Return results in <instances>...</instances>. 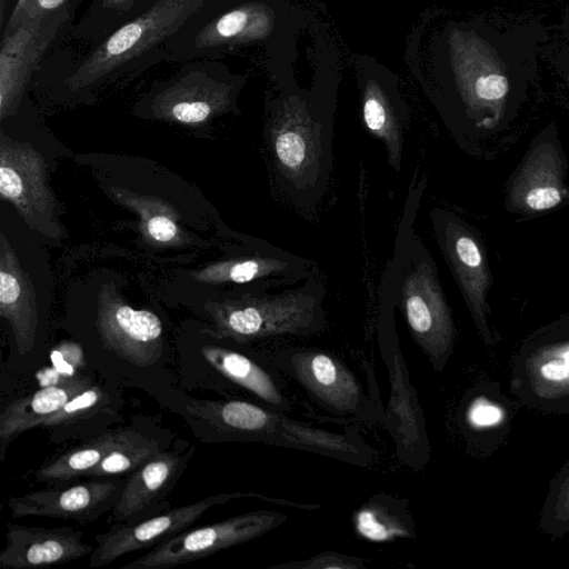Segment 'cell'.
<instances>
[{"instance_id":"cell-1","label":"cell","mask_w":569,"mask_h":569,"mask_svg":"<svg viewBox=\"0 0 569 569\" xmlns=\"http://www.w3.org/2000/svg\"><path fill=\"white\" fill-rule=\"evenodd\" d=\"M276 191L305 214H315L333 169L331 126L299 96L280 99L266 129Z\"/></svg>"},{"instance_id":"cell-2","label":"cell","mask_w":569,"mask_h":569,"mask_svg":"<svg viewBox=\"0 0 569 569\" xmlns=\"http://www.w3.org/2000/svg\"><path fill=\"white\" fill-rule=\"evenodd\" d=\"M242 293L211 309L218 338L238 343L282 336H309L327 327L323 282L311 273L298 288Z\"/></svg>"},{"instance_id":"cell-3","label":"cell","mask_w":569,"mask_h":569,"mask_svg":"<svg viewBox=\"0 0 569 569\" xmlns=\"http://www.w3.org/2000/svg\"><path fill=\"white\" fill-rule=\"evenodd\" d=\"M452 72L460 97L478 127L491 128L503 114L509 81L496 51L472 31L449 36Z\"/></svg>"},{"instance_id":"cell-4","label":"cell","mask_w":569,"mask_h":569,"mask_svg":"<svg viewBox=\"0 0 569 569\" xmlns=\"http://www.w3.org/2000/svg\"><path fill=\"white\" fill-rule=\"evenodd\" d=\"M286 520L287 517L280 512L258 510L203 527L189 528L122 568L163 569L196 561L266 535Z\"/></svg>"},{"instance_id":"cell-5","label":"cell","mask_w":569,"mask_h":569,"mask_svg":"<svg viewBox=\"0 0 569 569\" xmlns=\"http://www.w3.org/2000/svg\"><path fill=\"white\" fill-rule=\"evenodd\" d=\"M271 362L326 410L342 417L371 416L370 399L355 375L336 356L313 348L287 347L277 350Z\"/></svg>"},{"instance_id":"cell-6","label":"cell","mask_w":569,"mask_h":569,"mask_svg":"<svg viewBox=\"0 0 569 569\" xmlns=\"http://www.w3.org/2000/svg\"><path fill=\"white\" fill-rule=\"evenodd\" d=\"M196 447L178 438L127 476L109 523L134 525L170 509V496L183 475Z\"/></svg>"},{"instance_id":"cell-7","label":"cell","mask_w":569,"mask_h":569,"mask_svg":"<svg viewBox=\"0 0 569 569\" xmlns=\"http://www.w3.org/2000/svg\"><path fill=\"white\" fill-rule=\"evenodd\" d=\"M241 497L261 496L242 492L218 493L186 506L170 508L134 525H112L108 531L94 536L97 546L89 557V566L103 567L127 553L151 549L189 529L210 508Z\"/></svg>"},{"instance_id":"cell-8","label":"cell","mask_w":569,"mask_h":569,"mask_svg":"<svg viewBox=\"0 0 569 569\" xmlns=\"http://www.w3.org/2000/svg\"><path fill=\"white\" fill-rule=\"evenodd\" d=\"M430 217L439 247L475 323L485 338H490L487 293L492 279L482 247L465 223L451 213L433 209Z\"/></svg>"},{"instance_id":"cell-9","label":"cell","mask_w":569,"mask_h":569,"mask_svg":"<svg viewBox=\"0 0 569 569\" xmlns=\"http://www.w3.org/2000/svg\"><path fill=\"white\" fill-rule=\"evenodd\" d=\"M0 193L32 228L51 236L58 231L53 222L54 198L46 181L42 157L29 144L4 136L0 147Z\"/></svg>"},{"instance_id":"cell-10","label":"cell","mask_w":569,"mask_h":569,"mask_svg":"<svg viewBox=\"0 0 569 569\" xmlns=\"http://www.w3.org/2000/svg\"><path fill=\"white\" fill-rule=\"evenodd\" d=\"M127 477L91 478L62 487L33 490L7 499L12 517H50L87 525L111 511Z\"/></svg>"},{"instance_id":"cell-11","label":"cell","mask_w":569,"mask_h":569,"mask_svg":"<svg viewBox=\"0 0 569 569\" xmlns=\"http://www.w3.org/2000/svg\"><path fill=\"white\" fill-rule=\"evenodd\" d=\"M379 345L391 386L388 427L402 459L412 465L423 463L429 452L423 415L399 350L393 317L380 316Z\"/></svg>"},{"instance_id":"cell-12","label":"cell","mask_w":569,"mask_h":569,"mask_svg":"<svg viewBox=\"0 0 569 569\" xmlns=\"http://www.w3.org/2000/svg\"><path fill=\"white\" fill-rule=\"evenodd\" d=\"M98 329L104 347L133 366H152L162 353V323L151 311L104 299Z\"/></svg>"},{"instance_id":"cell-13","label":"cell","mask_w":569,"mask_h":569,"mask_svg":"<svg viewBox=\"0 0 569 569\" xmlns=\"http://www.w3.org/2000/svg\"><path fill=\"white\" fill-rule=\"evenodd\" d=\"M94 547L71 527L43 528L8 522L1 569H30L61 565L90 556Z\"/></svg>"},{"instance_id":"cell-14","label":"cell","mask_w":569,"mask_h":569,"mask_svg":"<svg viewBox=\"0 0 569 569\" xmlns=\"http://www.w3.org/2000/svg\"><path fill=\"white\" fill-rule=\"evenodd\" d=\"M565 163L553 142L532 148L508 187V208L520 213H539L558 207L567 197Z\"/></svg>"},{"instance_id":"cell-15","label":"cell","mask_w":569,"mask_h":569,"mask_svg":"<svg viewBox=\"0 0 569 569\" xmlns=\"http://www.w3.org/2000/svg\"><path fill=\"white\" fill-rule=\"evenodd\" d=\"M0 313L9 322L21 357L34 346L38 312L33 290L17 262L4 236L1 237Z\"/></svg>"},{"instance_id":"cell-16","label":"cell","mask_w":569,"mask_h":569,"mask_svg":"<svg viewBox=\"0 0 569 569\" xmlns=\"http://www.w3.org/2000/svg\"><path fill=\"white\" fill-rule=\"evenodd\" d=\"M201 353L218 372L254 395L270 408L281 412L291 410V400L271 365L218 346H203Z\"/></svg>"},{"instance_id":"cell-17","label":"cell","mask_w":569,"mask_h":569,"mask_svg":"<svg viewBox=\"0 0 569 569\" xmlns=\"http://www.w3.org/2000/svg\"><path fill=\"white\" fill-rule=\"evenodd\" d=\"M88 377L63 387H41L36 392L21 397L8 405L0 415L1 459L6 448L22 432L41 425L72 397L90 387Z\"/></svg>"},{"instance_id":"cell-18","label":"cell","mask_w":569,"mask_h":569,"mask_svg":"<svg viewBox=\"0 0 569 569\" xmlns=\"http://www.w3.org/2000/svg\"><path fill=\"white\" fill-rule=\"evenodd\" d=\"M177 435L142 417L130 425L124 440L84 475L86 479L128 476L168 448Z\"/></svg>"},{"instance_id":"cell-19","label":"cell","mask_w":569,"mask_h":569,"mask_svg":"<svg viewBox=\"0 0 569 569\" xmlns=\"http://www.w3.org/2000/svg\"><path fill=\"white\" fill-rule=\"evenodd\" d=\"M129 430L130 425L107 431L63 451L37 469L36 480L50 487H62L83 479L88 471L124 440Z\"/></svg>"},{"instance_id":"cell-20","label":"cell","mask_w":569,"mask_h":569,"mask_svg":"<svg viewBox=\"0 0 569 569\" xmlns=\"http://www.w3.org/2000/svg\"><path fill=\"white\" fill-rule=\"evenodd\" d=\"M361 117L367 131L382 142L388 164L399 172L405 141L403 118L381 86L372 79L368 80L363 88Z\"/></svg>"},{"instance_id":"cell-21","label":"cell","mask_w":569,"mask_h":569,"mask_svg":"<svg viewBox=\"0 0 569 569\" xmlns=\"http://www.w3.org/2000/svg\"><path fill=\"white\" fill-rule=\"evenodd\" d=\"M356 531L372 542L415 537V523L405 499L387 495L371 497L355 513Z\"/></svg>"},{"instance_id":"cell-22","label":"cell","mask_w":569,"mask_h":569,"mask_svg":"<svg viewBox=\"0 0 569 569\" xmlns=\"http://www.w3.org/2000/svg\"><path fill=\"white\" fill-rule=\"evenodd\" d=\"M273 11L263 3H250L220 17L213 26L218 41L266 39L273 29Z\"/></svg>"},{"instance_id":"cell-23","label":"cell","mask_w":569,"mask_h":569,"mask_svg":"<svg viewBox=\"0 0 569 569\" xmlns=\"http://www.w3.org/2000/svg\"><path fill=\"white\" fill-rule=\"evenodd\" d=\"M109 400L108 393L100 386L91 385L66 402L40 428L49 430L52 440L57 438L63 440L71 428L76 430L77 427L107 409Z\"/></svg>"},{"instance_id":"cell-24","label":"cell","mask_w":569,"mask_h":569,"mask_svg":"<svg viewBox=\"0 0 569 569\" xmlns=\"http://www.w3.org/2000/svg\"><path fill=\"white\" fill-rule=\"evenodd\" d=\"M51 366L37 373L40 387H63L86 379L83 352L78 343L62 341L50 353Z\"/></svg>"},{"instance_id":"cell-25","label":"cell","mask_w":569,"mask_h":569,"mask_svg":"<svg viewBox=\"0 0 569 569\" xmlns=\"http://www.w3.org/2000/svg\"><path fill=\"white\" fill-rule=\"evenodd\" d=\"M272 568L291 569H363V560L335 551H323L309 559L276 565Z\"/></svg>"},{"instance_id":"cell-26","label":"cell","mask_w":569,"mask_h":569,"mask_svg":"<svg viewBox=\"0 0 569 569\" xmlns=\"http://www.w3.org/2000/svg\"><path fill=\"white\" fill-rule=\"evenodd\" d=\"M539 377L552 385L569 382V343L548 352L538 367Z\"/></svg>"},{"instance_id":"cell-27","label":"cell","mask_w":569,"mask_h":569,"mask_svg":"<svg viewBox=\"0 0 569 569\" xmlns=\"http://www.w3.org/2000/svg\"><path fill=\"white\" fill-rule=\"evenodd\" d=\"M466 417L471 427L487 429L500 425L505 419V411L487 398L478 397L470 403Z\"/></svg>"},{"instance_id":"cell-28","label":"cell","mask_w":569,"mask_h":569,"mask_svg":"<svg viewBox=\"0 0 569 569\" xmlns=\"http://www.w3.org/2000/svg\"><path fill=\"white\" fill-rule=\"evenodd\" d=\"M171 113L180 122L197 123L209 117L211 107L203 101H182L173 106Z\"/></svg>"},{"instance_id":"cell-29","label":"cell","mask_w":569,"mask_h":569,"mask_svg":"<svg viewBox=\"0 0 569 569\" xmlns=\"http://www.w3.org/2000/svg\"><path fill=\"white\" fill-rule=\"evenodd\" d=\"M142 28L139 24H129L117 31L107 42V51L111 56L121 54L133 48L140 39Z\"/></svg>"},{"instance_id":"cell-30","label":"cell","mask_w":569,"mask_h":569,"mask_svg":"<svg viewBox=\"0 0 569 569\" xmlns=\"http://www.w3.org/2000/svg\"><path fill=\"white\" fill-rule=\"evenodd\" d=\"M149 234L157 241L168 242L177 234V224L164 216L152 217L147 224Z\"/></svg>"},{"instance_id":"cell-31","label":"cell","mask_w":569,"mask_h":569,"mask_svg":"<svg viewBox=\"0 0 569 569\" xmlns=\"http://www.w3.org/2000/svg\"><path fill=\"white\" fill-rule=\"evenodd\" d=\"M560 507L565 510V516L569 518V482L565 486L563 492L561 495Z\"/></svg>"},{"instance_id":"cell-32","label":"cell","mask_w":569,"mask_h":569,"mask_svg":"<svg viewBox=\"0 0 569 569\" xmlns=\"http://www.w3.org/2000/svg\"><path fill=\"white\" fill-rule=\"evenodd\" d=\"M64 0H38L43 9H54L59 7Z\"/></svg>"},{"instance_id":"cell-33","label":"cell","mask_w":569,"mask_h":569,"mask_svg":"<svg viewBox=\"0 0 569 569\" xmlns=\"http://www.w3.org/2000/svg\"><path fill=\"white\" fill-rule=\"evenodd\" d=\"M568 82H569V66H568Z\"/></svg>"}]
</instances>
